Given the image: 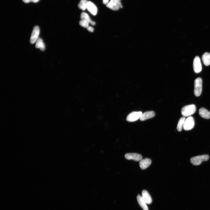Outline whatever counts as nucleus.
Segmentation results:
<instances>
[{
    "instance_id": "1",
    "label": "nucleus",
    "mask_w": 210,
    "mask_h": 210,
    "mask_svg": "<svg viewBox=\"0 0 210 210\" xmlns=\"http://www.w3.org/2000/svg\"><path fill=\"white\" fill-rule=\"evenodd\" d=\"M196 111L195 106L190 104L183 107L181 110V113L183 117H189L195 113Z\"/></svg>"
},
{
    "instance_id": "2",
    "label": "nucleus",
    "mask_w": 210,
    "mask_h": 210,
    "mask_svg": "<svg viewBox=\"0 0 210 210\" xmlns=\"http://www.w3.org/2000/svg\"><path fill=\"white\" fill-rule=\"evenodd\" d=\"M209 156L207 155H199L191 158L190 160L191 163L195 165L200 164L203 161H206L209 159Z\"/></svg>"
},
{
    "instance_id": "3",
    "label": "nucleus",
    "mask_w": 210,
    "mask_h": 210,
    "mask_svg": "<svg viewBox=\"0 0 210 210\" xmlns=\"http://www.w3.org/2000/svg\"><path fill=\"white\" fill-rule=\"evenodd\" d=\"M202 90V80L200 78L195 79L194 82V93L195 96H199Z\"/></svg>"
},
{
    "instance_id": "4",
    "label": "nucleus",
    "mask_w": 210,
    "mask_h": 210,
    "mask_svg": "<svg viewBox=\"0 0 210 210\" xmlns=\"http://www.w3.org/2000/svg\"><path fill=\"white\" fill-rule=\"evenodd\" d=\"M194 125V118L190 116L186 119L183 128L186 131L190 130L193 128Z\"/></svg>"
},
{
    "instance_id": "5",
    "label": "nucleus",
    "mask_w": 210,
    "mask_h": 210,
    "mask_svg": "<svg viewBox=\"0 0 210 210\" xmlns=\"http://www.w3.org/2000/svg\"><path fill=\"white\" fill-rule=\"evenodd\" d=\"M142 113L141 111H134L129 114L126 118L127 121L133 122L140 118Z\"/></svg>"
},
{
    "instance_id": "6",
    "label": "nucleus",
    "mask_w": 210,
    "mask_h": 210,
    "mask_svg": "<svg viewBox=\"0 0 210 210\" xmlns=\"http://www.w3.org/2000/svg\"><path fill=\"white\" fill-rule=\"evenodd\" d=\"M121 5V4L118 0H111L106 5V6L109 8L114 10H118Z\"/></svg>"
},
{
    "instance_id": "7",
    "label": "nucleus",
    "mask_w": 210,
    "mask_h": 210,
    "mask_svg": "<svg viewBox=\"0 0 210 210\" xmlns=\"http://www.w3.org/2000/svg\"><path fill=\"white\" fill-rule=\"evenodd\" d=\"M40 33V29L38 26L34 27L30 39V43L31 44L34 43L38 38Z\"/></svg>"
},
{
    "instance_id": "8",
    "label": "nucleus",
    "mask_w": 210,
    "mask_h": 210,
    "mask_svg": "<svg viewBox=\"0 0 210 210\" xmlns=\"http://www.w3.org/2000/svg\"><path fill=\"white\" fill-rule=\"evenodd\" d=\"M193 69L194 72L198 73L201 71L202 70V64L200 57L196 56L193 60Z\"/></svg>"
},
{
    "instance_id": "9",
    "label": "nucleus",
    "mask_w": 210,
    "mask_h": 210,
    "mask_svg": "<svg viewBox=\"0 0 210 210\" xmlns=\"http://www.w3.org/2000/svg\"><path fill=\"white\" fill-rule=\"evenodd\" d=\"M125 157L127 159L132 160L136 161H140L142 159V156L140 154L134 153H127Z\"/></svg>"
},
{
    "instance_id": "10",
    "label": "nucleus",
    "mask_w": 210,
    "mask_h": 210,
    "mask_svg": "<svg viewBox=\"0 0 210 210\" xmlns=\"http://www.w3.org/2000/svg\"><path fill=\"white\" fill-rule=\"evenodd\" d=\"M87 9L92 15H95L97 13V9L96 6L92 2L88 1Z\"/></svg>"
},
{
    "instance_id": "11",
    "label": "nucleus",
    "mask_w": 210,
    "mask_h": 210,
    "mask_svg": "<svg viewBox=\"0 0 210 210\" xmlns=\"http://www.w3.org/2000/svg\"><path fill=\"white\" fill-rule=\"evenodd\" d=\"M151 161L148 158L142 159L139 162L140 167L142 169H145L147 168L151 164Z\"/></svg>"
},
{
    "instance_id": "12",
    "label": "nucleus",
    "mask_w": 210,
    "mask_h": 210,
    "mask_svg": "<svg viewBox=\"0 0 210 210\" xmlns=\"http://www.w3.org/2000/svg\"><path fill=\"white\" fill-rule=\"evenodd\" d=\"M155 114L154 112L153 111H146L142 113L140 119L142 121L145 120L153 117Z\"/></svg>"
},
{
    "instance_id": "13",
    "label": "nucleus",
    "mask_w": 210,
    "mask_h": 210,
    "mask_svg": "<svg viewBox=\"0 0 210 210\" xmlns=\"http://www.w3.org/2000/svg\"><path fill=\"white\" fill-rule=\"evenodd\" d=\"M142 197L146 204H150L152 202V198L148 191L143 190L142 192Z\"/></svg>"
},
{
    "instance_id": "14",
    "label": "nucleus",
    "mask_w": 210,
    "mask_h": 210,
    "mask_svg": "<svg viewBox=\"0 0 210 210\" xmlns=\"http://www.w3.org/2000/svg\"><path fill=\"white\" fill-rule=\"evenodd\" d=\"M199 113L202 118L209 119L210 118V112L204 108H201L199 110Z\"/></svg>"
},
{
    "instance_id": "15",
    "label": "nucleus",
    "mask_w": 210,
    "mask_h": 210,
    "mask_svg": "<svg viewBox=\"0 0 210 210\" xmlns=\"http://www.w3.org/2000/svg\"><path fill=\"white\" fill-rule=\"evenodd\" d=\"M136 199L139 204L143 210H148L146 204L143 199L141 196L138 195L137 196Z\"/></svg>"
},
{
    "instance_id": "16",
    "label": "nucleus",
    "mask_w": 210,
    "mask_h": 210,
    "mask_svg": "<svg viewBox=\"0 0 210 210\" xmlns=\"http://www.w3.org/2000/svg\"><path fill=\"white\" fill-rule=\"evenodd\" d=\"M202 60L204 64L206 66L210 64V53H204L202 56Z\"/></svg>"
},
{
    "instance_id": "17",
    "label": "nucleus",
    "mask_w": 210,
    "mask_h": 210,
    "mask_svg": "<svg viewBox=\"0 0 210 210\" xmlns=\"http://www.w3.org/2000/svg\"><path fill=\"white\" fill-rule=\"evenodd\" d=\"M80 19L81 20H83L88 22L92 25H94L95 24V22L92 21L88 15L84 12L81 13L80 15Z\"/></svg>"
},
{
    "instance_id": "18",
    "label": "nucleus",
    "mask_w": 210,
    "mask_h": 210,
    "mask_svg": "<svg viewBox=\"0 0 210 210\" xmlns=\"http://www.w3.org/2000/svg\"><path fill=\"white\" fill-rule=\"evenodd\" d=\"M36 47L37 48H40L42 51H44L45 50V45L41 38H38L36 41Z\"/></svg>"
},
{
    "instance_id": "19",
    "label": "nucleus",
    "mask_w": 210,
    "mask_h": 210,
    "mask_svg": "<svg viewBox=\"0 0 210 210\" xmlns=\"http://www.w3.org/2000/svg\"><path fill=\"white\" fill-rule=\"evenodd\" d=\"M186 119L185 117H183L179 119L177 126V129L178 131L180 132L182 130Z\"/></svg>"
},
{
    "instance_id": "20",
    "label": "nucleus",
    "mask_w": 210,
    "mask_h": 210,
    "mask_svg": "<svg viewBox=\"0 0 210 210\" xmlns=\"http://www.w3.org/2000/svg\"><path fill=\"white\" fill-rule=\"evenodd\" d=\"M88 1L87 0H80L78 4L79 8L83 10L87 9Z\"/></svg>"
},
{
    "instance_id": "21",
    "label": "nucleus",
    "mask_w": 210,
    "mask_h": 210,
    "mask_svg": "<svg viewBox=\"0 0 210 210\" xmlns=\"http://www.w3.org/2000/svg\"><path fill=\"white\" fill-rule=\"evenodd\" d=\"M79 23L80 25L84 27L87 28L89 26V23L84 20H81Z\"/></svg>"
},
{
    "instance_id": "22",
    "label": "nucleus",
    "mask_w": 210,
    "mask_h": 210,
    "mask_svg": "<svg viewBox=\"0 0 210 210\" xmlns=\"http://www.w3.org/2000/svg\"><path fill=\"white\" fill-rule=\"evenodd\" d=\"M87 29L88 31L91 32H93L94 30L93 28L90 26H89L87 28Z\"/></svg>"
},
{
    "instance_id": "23",
    "label": "nucleus",
    "mask_w": 210,
    "mask_h": 210,
    "mask_svg": "<svg viewBox=\"0 0 210 210\" xmlns=\"http://www.w3.org/2000/svg\"><path fill=\"white\" fill-rule=\"evenodd\" d=\"M109 0H103V3L104 4L106 5L109 2Z\"/></svg>"
},
{
    "instance_id": "24",
    "label": "nucleus",
    "mask_w": 210,
    "mask_h": 210,
    "mask_svg": "<svg viewBox=\"0 0 210 210\" xmlns=\"http://www.w3.org/2000/svg\"><path fill=\"white\" fill-rule=\"evenodd\" d=\"M22 1L26 3H28L31 2L30 0H22Z\"/></svg>"
},
{
    "instance_id": "25",
    "label": "nucleus",
    "mask_w": 210,
    "mask_h": 210,
    "mask_svg": "<svg viewBox=\"0 0 210 210\" xmlns=\"http://www.w3.org/2000/svg\"><path fill=\"white\" fill-rule=\"evenodd\" d=\"M31 2H32L34 3H36L38 2L39 0H30Z\"/></svg>"
},
{
    "instance_id": "26",
    "label": "nucleus",
    "mask_w": 210,
    "mask_h": 210,
    "mask_svg": "<svg viewBox=\"0 0 210 210\" xmlns=\"http://www.w3.org/2000/svg\"><path fill=\"white\" fill-rule=\"evenodd\" d=\"M123 8V6L121 5L120 6V8Z\"/></svg>"
},
{
    "instance_id": "27",
    "label": "nucleus",
    "mask_w": 210,
    "mask_h": 210,
    "mask_svg": "<svg viewBox=\"0 0 210 210\" xmlns=\"http://www.w3.org/2000/svg\"><path fill=\"white\" fill-rule=\"evenodd\" d=\"M119 0V1H120L121 0Z\"/></svg>"
}]
</instances>
